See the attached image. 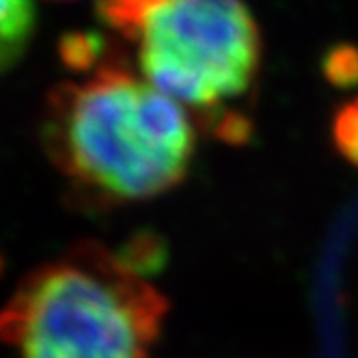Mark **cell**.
<instances>
[{
	"instance_id": "6",
	"label": "cell",
	"mask_w": 358,
	"mask_h": 358,
	"mask_svg": "<svg viewBox=\"0 0 358 358\" xmlns=\"http://www.w3.org/2000/svg\"><path fill=\"white\" fill-rule=\"evenodd\" d=\"M115 255L125 270H130L141 278L160 274L169 259L164 240L147 231L132 236Z\"/></svg>"
},
{
	"instance_id": "1",
	"label": "cell",
	"mask_w": 358,
	"mask_h": 358,
	"mask_svg": "<svg viewBox=\"0 0 358 358\" xmlns=\"http://www.w3.org/2000/svg\"><path fill=\"white\" fill-rule=\"evenodd\" d=\"M41 138L76 188L110 203L169 192L194 156L186 108L117 61L50 93Z\"/></svg>"
},
{
	"instance_id": "8",
	"label": "cell",
	"mask_w": 358,
	"mask_h": 358,
	"mask_svg": "<svg viewBox=\"0 0 358 358\" xmlns=\"http://www.w3.org/2000/svg\"><path fill=\"white\" fill-rule=\"evenodd\" d=\"M332 136L341 156L358 166V99L337 113L332 123Z\"/></svg>"
},
{
	"instance_id": "7",
	"label": "cell",
	"mask_w": 358,
	"mask_h": 358,
	"mask_svg": "<svg viewBox=\"0 0 358 358\" xmlns=\"http://www.w3.org/2000/svg\"><path fill=\"white\" fill-rule=\"evenodd\" d=\"M59 57L71 71L93 73L106 61V41L93 31H73L61 37Z\"/></svg>"
},
{
	"instance_id": "9",
	"label": "cell",
	"mask_w": 358,
	"mask_h": 358,
	"mask_svg": "<svg viewBox=\"0 0 358 358\" xmlns=\"http://www.w3.org/2000/svg\"><path fill=\"white\" fill-rule=\"evenodd\" d=\"M3 266H5V262H3V255H0V272H3Z\"/></svg>"
},
{
	"instance_id": "5",
	"label": "cell",
	"mask_w": 358,
	"mask_h": 358,
	"mask_svg": "<svg viewBox=\"0 0 358 358\" xmlns=\"http://www.w3.org/2000/svg\"><path fill=\"white\" fill-rule=\"evenodd\" d=\"M164 0H95L97 17L121 37L136 41L149 15Z\"/></svg>"
},
{
	"instance_id": "4",
	"label": "cell",
	"mask_w": 358,
	"mask_h": 358,
	"mask_svg": "<svg viewBox=\"0 0 358 358\" xmlns=\"http://www.w3.org/2000/svg\"><path fill=\"white\" fill-rule=\"evenodd\" d=\"M35 35L33 0H0V73L27 52Z\"/></svg>"
},
{
	"instance_id": "2",
	"label": "cell",
	"mask_w": 358,
	"mask_h": 358,
	"mask_svg": "<svg viewBox=\"0 0 358 358\" xmlns=\"http://www.w3.org/2000/svg\"><path fill=\"white\" fill-rule=\"evenodd\" d=\"M169 300L97 242L27 274L0 309V341L22 358H149Z\"/></svg>"
},
{
	"instance_id": "3",
	"label": "cell",
	"mask_w": 358,
	"mask_h": 358,
	"mask_svg": "<svg viewBox=\"0 0 358 358\" xmlns=\"http://www.w3.org/2000/svg\"><path fill=\"white\" fill-rule=\"evenodd\" d=\"M136 43L143 78L203 110L244 95L262 59L259 29L244 0H164Z\"/></svg>"
}]
</instances>
